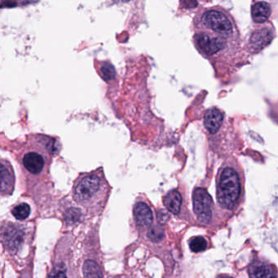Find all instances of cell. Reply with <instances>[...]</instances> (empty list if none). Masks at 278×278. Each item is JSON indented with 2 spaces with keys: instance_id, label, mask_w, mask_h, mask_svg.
I'll return each instance as SVG.
<instances>
[{
  "instance_id": "12",
  "label": "cell",
  "mask_w": 278,
  "mask_h": 278,
  "mask_svg": "<svg viewBox=\"0 0 278 278\" xmlns=\"http://www.w3.org/2000/svg\"><path fill=\"white\" fill-rule=\"evenodd\" d=\"M1 192L2 194H11L14 188V175L7 162H2L1 167Z\"/></svg>"
},
{
  "instance_id": "19",
  "label": "cell",
  "mask_w": 278,
  "mask_h": 278,
  "mask_svg": "<svg viewBox=\"0 0 278 278\" xmlns=\"http://www.w3.org/2000/svg\"><path fill=\"white\" fill-rule=\"evenodd\" d=\"M148 238L150 239L151 241L157 242L159 241L163 238L164 233H163V230L160 227L158 226H153L151 228L148 232Z\"/></svg>"
},
{
  "instance_id": "17",
  "label": "cell",
  "mask_w": 278,
  "mask_h": 278,
  "mask_svg": "<svg viewBox=\"0 0 278 278\" xmlns=\"http://www.w3.org/2000/svg\"><path fill=\"white\" fill-rule=\"evenodd\" d=\"M12 216H14L16 220H24L28 218L30 214V207L26 203H20L16 205L14 208L12 209Z\"/></svg>"
},
{
  "instance_id": "13",
  "label": "cell",
  "mask_w": 278,
  "mask_h": 278,
  "mask_svg": "<svg viewBox=\"0 0 278 278\" xmlns=\"http://www.w3.org/2000/svg\"><path fill=\"white\" fill-rule=\"evenodd\" d=\"M271 6L269 2L260 1L255 2L251 7V16L255 23H264L271 16Z\"/></svg>"
},
{
  "instance_id": "3",
  "label": "cell",
  "mask_w": 278,
  "mask_h": 278,
  "mask_svg": "<svg viewBox=\"0 0 278 278\" xmlns=\"http://www.w3.org/2000/svg\"><path fill=\"white\" fill-rule=\"evenodd\" d=\"M198 30H204L217 34L232 41H237L238 30L230 13L221 7H211L198 13L195 18Z\"/></svg>"
},
{
  "instance_id": "1",
  "label": "cell",
  "mask_w": 278,
  "mask_h": 278,
  "mask_svg": "<svg viewBox=\"0 0 278 278\" xmlns=\"http://www.w3.org/2000/svg\"><path fill=\"white\" fill-rule=\"evenodd\" d=\"M244 175L241 165L235 158L223 163L216 179V198L220 208L234 212L244 197Z\"/></svg>"
},
{
  "instance_id": "9",
  "label": "cell",
  "mask_w": 278,
  "mask_h": 278,
  "mask_svg": "<svg viewBox=\"0 0 278 278\" xmlns=\"http://www.w3.org/2000/svg\"><path fill=\"white\" fill-rule=\"evenodd\" d=\"M249 276L250 278H275L278 277L277 269L273 264L265 260L256 259L253 260L249 266Z\"/></svg>"
},
{
  "instance_id": "15",
  "label": "cell",
  "mask_w": 278,
  "mask_h": 278,
  "mask_svg": "<svg viewBox=\"0 0 278 278\" xmlns=\"http://www.w3.org/2000/svg\"><path fill=\"white\" fill-rule=\"evenodd\" d=\"M207 241L203 236H193L189 241V248L192 252L200 253L207 249Z\"/></svg>"
},
{
  "instance_id": "5",
  "label": "cell",
  "mask_w": 278,
  "mask_h": 278,
  "mask_svg": "<svg viewBox=\"0 0 278 278\" xmlns=\"http://www.w3.org/2000/svg\"><path fill=\"white\" fill-rule=\"evenodd\" d=\"M203 126L206 129L210 142H219L225 139V134L229 125L226 123L225 115L222 110L212 107L205 112Z\"/></svg>"
},
{
  "instance_id": "8",
  "label": "cell",
  "mask_w": 278,
  "mask_h": 278,
  "mask_svg": "<svg viewBox=\"0 0 278 278\" xmlns=\"http://www.w3.org/2000/svg\"><path fill=\"white\" fill-rule=\"evenodd\" d=\"M20 226L21 225H12L11 227L7 228L3 233L6 248L12 255L21 250L26 239L24 231Z\"/></svg>"
},
{
  "instance_id": "11",
  "label": "cell",
  "mask_w": 278,
  "mask_h": 278,
  "mask_svg": "<svg viewBox=\"0 0 278 278\" xmlns=\"http://www.w3.org/2000/svg\"><path fill=\"white\" fill-rule=\"evenodd\" d=\"M135 221L139 226H149L153 222V214L148 205L144 202H138L133 210Z\"/></svg>"
},
{
  "instance_id": "10",
  "label": "cell",
  "mask_w": 278,
  "mask_h": 278,
  "mask_svg": "<svg viewBox=\"0 0 278 278\" xmlns=\"http://www.w3.org/2000/svg\"><path fill=\"white\" fill-rule=\"evenodd\" d=\"M24 167L31 174L41 173L45 166L44 156L38 151H28L24 154L22 158Z\"/></svg>"
},
{
  "instance_id": "20",
  "label": "cell",
  "mask_w": 278,
  "mask_h": 278,
  "mask_svg": "<svg viewBox=\"0 0 278 278\" xmlns=\"http://www.w3.org/2000/svg\"><path fill=\"white\" fill-rule=\"evenodd\" d=\"M181 4L185 8L192 9L197 7V0H181Z\"/></svg>"
},
{
  "instance_id": "2",
  "label": "cell",
  "mask_w": 278,
  "mask_h": 278,
  "mask_svg": "<svg viewBox=\"0 0 278 278\" xmlns=\"http://www.w3.org/2000/svg\"><path fill=\"white\" fill-rule=\"evenodd\" d=\"M109 192V186L102 173L98 172L83 175L74 185L73 196L77 203L96 212L104 205Z\"/></svg>"
},
{
  "instance_id": "6",
  "label": "cell",
  "mask_w": 278,
  "mask_h": 278,
  "mask_svg": "<svg viewBox=\"0 0 278 278\" xmlns=\"http://www.w3.org/2000/svg\"><path fill=\"white\" fill-rule=\"evenodd\" d=\"M193 211L200 224L210 225L215 216L213 200L208 192L203 188H195L192 194Z\"/></svg>"
},
{
  "instance_id": "14",
  "label": "cell",
  "mask_w": 278,
  "mask_h": 278,
  "mask_svg": "<svg viewBox=\"0 0 278 278\" xmlns=\"http://www.w3.org/2000/svg\"><path fill=\"white\" fill-rule=\"evenodd\" d=\"M182 201L183 199L181 192L177 190L170 191L163 197V203L165 206L173 215H178L181 212Z\"/></svg>"
},
{
  "instance_id": "7",
  "label": "cell",
  "mask_w": 278,
  "mask_h": 278,
  "mask_svg": "<svg viewBox=\"0 0 278 278\" xmlns=\"http://www.w3.org/2000/svg\"><path fill=\"white\" fill-rule=\"evenodd\" d=\"M275 32L271 26H262L255 29L250 35L249 46L252 52H259L271 44Z\"/></svg>"
},
{
  "instance_id": "18",
  "label": "cell",
  "mask_w": 278,
  "mask_h": 278,
  "mask_svg": "<svg viewBox=\"0 0 278 278\" xmlns=\"http://www.w3.org/2000/svg\"><path fill=\"white\" fill-rule=\"evenodd\" d=\"M100 74L104 80L109 81L114 79L116 75V71L114 70V66L109 62H104L100 67Z\"/></svg>"
},
{
  "instance_id": "16",
  "label": "cell",
  "mask_w": 278,
  "mask_h": 278,
  "mask_svg": "<svg viewBox=\"0 0 278 278\" xmlns=\"http://www.w3.org/2000/svg\"><path fill=\"white\" fill-rule=\"evenodd\" d=\"M84 276L91 278V277H103L102 272L100 270V267L94 261L88 260L84 263Z\"/></svg>"
},
{
  "instance_id": "4",
  "label": "cell",
  "mask_w": 278,
  "mask_h": 278,
  "mask_svg": "<svg viewBox=\"0 0 278 278\" xmlns=\"http://www.w3.org/2000/svg\"><path fill=\"white\" fill-rule=\"evenodd\" d=\"M195 46L206 57L218 56L230 48L232 40L207 30H198L193 36Z\"/></svg>"
}]
</instances>
